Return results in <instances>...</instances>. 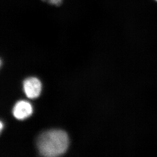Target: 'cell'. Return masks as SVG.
Here are the masks:
<instances>
[{"label":"cell","instance_id":"cell-3","mask_svg":"<svg viewBox=\"0 0 157 157\" xmlns=\"http://www.w3.org/2000/svg\"><path fill=\"white\" fill-rule=\"evenodd\" d=\"M13 113L17 119L24 120L32 113V107L28 102L19 101L14 107Z\"/></svg>","mask_w":157,"mask_h":157},{"label":"cell","instance_id":"cell-2","mask_svg":"<svg viewBox=\"0 0 157 157\" xmlns=\"http://www.w3.org/2000/svg\"><path fill=\"white\" fill-rule=\"evenodd\" d=\"M24 89L28 98H37L40 95L41 90V83L36 78L31 77L24 81Z\"/></svg>","mask_w":157,"mask_h":157},{"label":"cell","instance_id":"cell-1","mask_svg":"<svg viewBox=\"0 0 157 157\" xmlns=\"http://www.w3.org/2000/svg\"><path fill=\"white\" fill-rule=\"evenodd\" d=\"M37 144L42 156L50 157L60 156L68 148V136L62 130L48 131L39 136Z\"/></svg>","mask_w":157,"mask_h":157},{"label":"cell","instance_id":"cell-5","mask_svg":"<svg viewBox=\"0 0 157 157\" xmlns=\"http://www.w3.org/2000/svg\"><path fill=\"white\" fill-rule=\"evenodd\" d=\"M2 129V123H1V130Z\"/></svg>","mask_w":157,"mask_h":157},{"label":"cell","instance_id":"cell-6","mask_svg":"<svg viewBox=\"0 0 157 157\" xmlns=\"http://www.w3.org/2000/svg\"><path fill=\"white\" fill-rule=\"evenodd\" d=\"M155 1H156L157 2V0H155Z\"/></svg>","mask_w":157,"mask_h":157},{"label":"cell","instance_id":"cell-4","mask_svg":"<svg viewBox=\"0 0 157 157\" xmlns=\"http://www.w3.org/2000/svg\"><path fill=\"white\" fill-rule=\"evenodd\" d=\"M43 2L54 5H59L62 3L63 0H42Z\"/></svg>","mask_w":157,"mask_h":157}]
</instances>
